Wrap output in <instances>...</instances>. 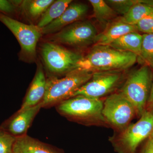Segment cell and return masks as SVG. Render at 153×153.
Returning a JSON list of instances; mask_svg holds the SVG:
<instances>
[{
	"label": "cell",
	"mask_w": 153,
	"mask_h": 153,
	"mask_svg": "<svg viewBox=\"0 0 153 153\" xmlns=\"http://www.w3.org/2000/svg\"><path fill=\"white\" fill-rule=\"evenodd\" d=\"M105 2L117 14L124 15L135 3L134 0H106Z\"/></svg>",
	"instance_id": "7402d4cb"
},
{
	"label": "cell",
	"mask_w": 153,
	"mask_h": 153,
	"mask_svg": "<svg viewBox=\"0 0 153 153\" xmlns=\"http://www.w3.org/2000/svg\"><path fill=\"white\" fill-rule=\"evenodd\" d=\"M41 53L48 71L55 74H67L81 68L84 56L59 44L47 42L41 46Z\"/></svg>",
	"instance_id": "3957f363"
},
{
	"label": "cell",
	"mask_w": 153,
	"mask_h": 153,
	"mask_svg": "<svg viewBox=\"0 0 153 153\" xmlns=\"http://www.w3.org/2000/svg\"><path fill=\"white\" fill-rule=\"evenodd\" d=\"M138 56L131 52L119 51L108 45H94L84 57L81 68L92 72L122 71L133 66Z\"/></svg>",
	"instance_id": "6da1fadb"
},
{
	"label": "cell",
	"mask_w": 153,
	"mask_h": 153,
	"mask_svg": "<svg viewBox=\"0 0 153 153\" xmlns=\"http://www.w3.org/2000/svg\"><path fill=\"white\" fill-rule=\"evenodd\" d=\"M134 32H137L135 26L129 25L119 19L107 25L104 31L97 36L94 45L109 46L117 38Z\"/></svg>",
	"instance_id": "4fadbf2b"
},
{
	"label": "cell",
	"mask_w": 153,
	"mask_h": 153,
	"mask_svg": "<svg viewBox=\"0 0 153 153\" xmlns=\"http://www.w3.org/2000/svg\"><path fill=\"white\" fill-rule=\"evenodd\" d=\"M12 153H22L20 152H16V151H13Z\"/></svg>",
	"instance_id": "f546056e"
},
{
	"label": "cell",
	"mask_w": 153,
	"mask_h": 153,
	"mask_svg": "<svg viewBox=\"0 0 153 153\" xmlns=\"http://www.w3.org/2000/svg\"><path fill=\"white\" fill-rule=\"evenodd\" d=\"M140 153H153V140L149 138Z\"/></svg>",
	"instance_id": "484cf974"
},
{
	"label": "cell",
	"mask_w": 153,
	"mask_h": 153,
	"mask_svg": "<svg viewBox=\"0 0 153 153\" xmlns=\"http://www.w3.org/2000/svg\"><path fill=\"white\" fill-rule=\"evenodd\" d=\"M152 80L150 67L143 65L129 75L121 90L120 93L133 105L139 116L146 109Z\"/></svg>",
	"instance_id": "277c9868"
},
{
	"label": "cell",
	"mask_w": 153,
	"mask_h": 153,
	"mask_svg": "<svg viewBox=\"0 0 153 153\" xmlns=\"http://www.w3.org/2000/svg\"><path fill=\"white\" fill-rule=\"evenodd\" d=\"M136 114L134 108L120 92L113 94L103 102L102 115L105 121L123 129Z\"/></svg>",
	"instance_id": "9c48e42d"
},
{
	"label": "cell",
	"mask_w": 153,
	"mask_h": 153,
	"mask_svg": "<svg viewBox=\"0 0 153 153\" xmlns=\"http://www.w3.org/2000/svg\"><path fill=\"white\" fill-rule=\"evenodd\" d=\"M18 8L11 1L0 0V13L7 15L13 13Z\"/></svg>",
	"instance_id": "d4e9b609"
},
{
	"label": "cell",
	"mask_w": 153,
	"mask_h": 153,
	"mask_svg": "<svg viewBox=\"0 0 153 153\" xmlns=\"http://www.w3.org/2000/svg\"><path fill=\"white\" fill-rule=\"evenodd\" d=\"M122 71H109L93 72L91 79L79 88L73 97L82 95L100 99L114 90L123 77Z\"/></svg>",
	"instance_id": "30bf717a"
},
{
	"label": "cell",
	"mask_w": 153,
	"mask_h": 153,
	"mask_svg": "<svg viewBox=\"0 0 153 153\" xmlns=\"http://www.w3.org/2000/svg\"><path fill=\"white\" fill-rule=\"evenodd\" d=\"M143 43V35L138 32L127 33L117 38L109 46L119 51L131 52L139 56Z\"/></svg>",
	"instance_id": "9a60e30c"
},
{
	"label": "cell",
	"mask_w": 153,
	"mask_h": 153,
	"mask_svg": "<svg viewBox=\"0 0 153 153\" xmlns=\"http://www.w3.org/2000/svg\"><path fill=\"white\" fill-rule=\"evenodd\" d=\"M46 83L47 79L43 66L40 62H38L34 79L22 107L18 112L35 106L42 101L46 92Z\"/></svg>",
	"instance_id": "7c38bea8"
},
{
	"label": "cell",
	"mask_w": 153,
	"mask_h": 153,
	"mask_svg": "<svg viewBox=\"0 0 153 153\" xmlns=\"http://www.w3.org/2000/svg\"><path fill=\"white\" fill-rule=\"evenodd\" d=\"M153 129V114L146 110L135 123L128 126L112 139L118 153H136L140 144L150 137Z\"/></svg>",
	"instance_id": "5b68a950"
},
{
	"label": "cell",
	"mask_w": 153,
	"mask_h": 153,
	"mask_svg": "<svg viewBox=\"0 0 153 153\" xmlns=\"http://www.w3.org/2000/svg\"><path fill=\"white\" fill-rule=\"evenodd\" d=\"M42 107L41 103L21 112L9 125V130L13 134H23L27 130L36 115Z\"/></svg>",
	"instance_id": "5bb4252c"
},
{
	"label": "cell",
	"mask_w": 153,
	"mask_h": 153,
	"mask_svg": "<svg viewBox=\"0 0 153 153\" xmlns=\"http://www.w3.org/2000/svg\"><path fill=\"white\" fill-rule=\"evenodd\" d=\"M0 22L10 30L20 44V59L28 63L35 62L37 44L43 35L42 29L37 25L24 24L1 13Z\"/></svg>",
	"instance_id": "8992f818"
},
{
	"label": "cell",
	"mask_w": 153,
	"mask_h": 153,
	"mask_svg": "<svg viewBox=\"0 0 153 153\" xmlns=\"http://www.w3.org/2000/svg\"><path fill=\"white\" fill-rule=\"evenodd\" d=\"M72 1L71 0L54 1L41 16L37 26L42 29L58 19Z\"/></svg>",
	"instance_id": "ac0fdd59"
},
{
	"label": "cell",
	"mask_w": 153,
	"mask_h": 153,
	"mask_svg": "<svg viewBox=\"0 0 153 153\" xmlns=\"http://www.w3.org/2000/svg\"><path fill=\"white\" fill-rule=\"evenodd\" d=\"M138 59L143 65L153 68V34L143 35L142 45Z\"/></svg>",
	"instance_id": "44dd1931"
},
{
	"label": "cell",
	"mask_w": 153,
	"mask_h": 153,
	"mask_svg": "<svg viewBox=\"0 0 153 153\" xmlns=\"http://www.w3.org/2000/svg\"><path fill=\"white\" fill-rule=\"evenodd\" d=\"M88 6L80 3L70 4L58 19L42 28L43 34H53L68 25L80 21L88 12Z\"/></svg>",
	"instance_id": "8fae6325"
},
{
	"label": "cell",
	"mask_w": 153,
	"mask_h": 153,
	"mask_svg": "<svg viewBox=\"0 0 153 153\" xmlns=\"http://www.w3.org/2000/svg\"><path fill=\"white\" fill-rule=\"evenodd\" d=\"M54 1L53 0H27L22 1L19 8L26 17L31 21H35L47 10Z\"/></svg>",
	"instance_id": "e0dca14e"
},
{
	"label": "cell",
	"mask_w": 153,
	"mask_h": 153,
	"mask_svg": "<svg viewBox=\"0 0 153 153\" xmlns=\"http://www.w3.org/2000/svg\"><path fill=\"white\" fill-rule=\"evenodd\" d=\"M150 138L152 139V140H153V129L152 131V133H151L150 136Z\"/></svg>",
	"instance_id": "83f0119b"
},
{
	"label": "cell",
	"mask_w": 153,
	"mask_h": 153,
	"mask_svg": "<svg viewBox=\"0 0 153 153\" xmlns=\"http://www.w3.org/2000/svg\"><path fill=\"white\" fill-rule=\"evenodd\" d=\"M148 111H150L151 113H152V114H153V106L151 108H150L148 110Z\"/></svg>",
	"instance_id": "f1b7e54d"
},
{
	"label": "cell",
	"mask_w": 153,
	"mask_h": 153,
	"mask_svg": "<svg viewBox=\"0 0 153 153\" xmlns=\"http://www.w3.org/2000/svg\"><path fill=\"white\" fill-rule=\"evenodd\" d=\"M93 7L94 17L100 23L108 25L117 15L103 0H89Z\"/></svg>",
	"instance_id": "ffe728a7"
},
{
	"label": "cell",
	"mask_w": 153,
	"mask_h": 153,
	"mask_svg": "<svg viewBox=\"0 0 153 153\" xmlns=\"http://www.w3.org/2000/svg\"><path fill=\"white\" fill-rule=\"evenodd\" d=\"M13 151L22 153H57L39 141L23 135L16 137Z\"/></svg>",
	"instance_id": "2e32d148"
},
{
	"label": "cell",
	"mask_w": 153,
	"mask_h": 153,
	"mask_svg": "<svg viewBox=\"0 0 153 153\" xmlns=\"http://www.w3.org/2000/svg\"><path fill=\"white\" fill-rule=\"evenodd\" d=\"M135 26L137 32L144 34H153V13L141 19Z\"/></svg>",
	"instance_id": "cb8c5ba5"
},
{
	"label": "cell",
	"mask_w": 153,
	"mask_h": 153,
	"mask_svg": "<svg viewBox=\"0 0 153 153\" xmlns=\"http://www.w3.org/2000/svg\"><path fill=\"white\" fill-rule=\"evenodd\" d=\"M134 1V4L120 19L127 24L135 26L141 19L153 13V7L141 2L140 0Z\"/></svg>",
	"instance_id": "d6986e66"
},
{
	"label": "cell",
	"mask_w": 153,
	"mask_h": 153,
	"mask_svg": "<svg viewBox=\"0 0 153 153\" xmlns=\"http://www.w3.org/2000/svg\"><path fill=\"white\" fill-rule=\"evenodd\" d=\"M153 106V79L151 86L149 95L148 98L147 103V110H148Z\"/></svg>",
	"instance_id": "4316f807"
},
{
	"label": "cell",
	"mask_w": 153,
	"mask_h": 153,
	"mask_svg": "<svg viewBox=\"0 0 153 153\" xmlns=\"http://www.w3.org/2000/svg\"><path fill=\"white\" fill-rule=\"evenodd\" d=\"M103 104L100 99L78 95L61 102L57 108L62 114L78 120L105 121L102 115Z\"/></svg>",
	"instance_id": "52a82bcc"
},
{
	"label": "cell",
	"mask_w": 153,
	"mask_h": 153,
	"mask_svg": "<svg viewBox=\"0 0 153 153\" xmlns=\"http://www.w3.org/2000/svg\"><path fill=\"white\" fill-rule=\"evenodd\" d=\"M16 137L0 131V153H12Z\"/></svg>",
	"instance_id": "603a6c76"
},
{
	"label": "cell",
	"mask_w": 153,
	"mask_h": 153,
	"mask_svg": "<svg viewBox=\"0 0 153 153\" xmlns=\"http://www.w3.org/2000/svg\"><path fill=\"white\" fill-rule=\"evenodd\" d=\"M93 72L78 68L58 78L52 76L47 79L46 92L40 103L42 107L71 98L74 93L92 77Z\"/></svg>",
	"instance_id": "7a4b0ae2"
},
{
	"label": "cell",
	"mask_w": 153,
	"mask_h": 153,
	"mask_svg": "<svg viewBox=\"0 0 153 153\" xmlns=\"http://www.w3.org/2000/svg\"><path fill=\"white\" fill-rule=\"evenodd\" d=\"M97 30L89 21H79L53 34L50 42L76 48H85L94 44Z\"/></svg>",
	"instance_id": "ba28073f"
}]
</instances>
